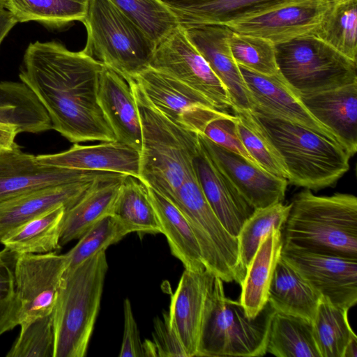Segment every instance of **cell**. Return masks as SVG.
Returning a JSON list of instances; mask_svg holds the SVG:
<instances>
[{
  "mask_svg": "<svg viewBox=\"0 0 357 357\" xmlns=\"http://www.w3.org/2000/svg\"><path fill=\"white\" fill-rule=\"evenodd\" d=\"M103 64L52 40L31 43L19 77L46 109L52 129L73 143L114 142L98 100Z\"/></svg>",
  "mask_w": 357,
  "mask_h": 357,
  "instance_id": "cell-1",
  "label": "cell"
},
{
  "mask_svg": "<svg viewBox=\"0 0 357 357\" xmlns=\"http://www.w3.org/2000/svg\"><path fill=\"white\" fill-rule=\"evenodd\" d=\"M142 126L139 178L172 203L184 181L195 172L193 160L200 149L198 134L155 109L132 81Z\"/></svg>",
  "mask_w": 357,
  "mask_h": 357,
  "instance_id": "cell-2",
  "label": "cell"
},
{
  "mask_svg": "<svg viewBox=\"0 0 357 357\" xmlns=\"http://www.w3.org/2000/svg\"><path fill=\"white\" fill-rule=\"evenodd\" d=\"M285 222L283 243L310 252L357 259V198L348 193L296 194Z\"/></svg>",
  "mask_w": 357,
  "mask_h": 357,
  "instance_id": "cell-3",
  "label": "cell"
},
{
  "mask_svg": "<svg viewBox=\"0 0 357 357\" xmlns=\"http://www.w3.org/2000/svg\"><path fill=\"white\" fill-rule=\"evenodd\" d=\"M252 113L282 160L288 183L318 190L333 186L349 170L351 156L340 144L259 109Z\"/></svg>",
  "mask_w": 357,
  "mask_h": 357,
  "instance_id": "cell-4",
  "label": "cell"
},
{
  "mask_svg": "<svg viewBox=\"0 0 357 357\" xmlns=\"http://www.w3.org/2000/svg\"><path fill=\"white\" fill-rule=\"evenodd\" d=\"M107 271L105 251H102L63 273L52 312L53 357L86 356Z\"/></svg>",
  "mask_w": 357,
  "mask_h": 357,
  "instance_id": "cell-5",
  "label": "cell"
},
{
  "mask_svg": "<svg viewBox=\"0 0 357 357\" xmlns=\"http://www.w3.org/2000/svg\"><path fill=\"white\" fill-rule=\"evenodd\" d=\"M274 312L268 302L255 318H249L239 301L226 296L223 281L215 276L204 307L197 356L265 355Z\"/></svg>",
  "mask_w": 357,
  "mask_h": 357,
  "instance_id": "cell-6",
  "label": "cell"
},
{
  "mask_svg": "<svg viewBox=\"0 0 357 357\" xmlns=\"http://www.w3.org/2000/svg\"><path fill=\"white\" fill-rule=\"evenodd\" d=\"M82 51L127 82L149 67L155 44L109 0H90Z\"/></svg>",
  "mask_w": 357,
  "mask_h": 357,
  "instance_id": "cell-7",
  "label": "cell"
},
{
  "mask_svg": "<svg viewBox=\"0 0 357 357\" xmlns=\"http://www.w3.org/2000/svg\"><path fill=\"white\" fill-rule=\"evenodd\" d=\"M280 75L298 95L357 82V61L311 34L274 45Z\"/></svg>",
  "mask_w": 357,
  "mask_h": 357,
  "instance_id": "cell-8",
  "label": "cell"
},
{
  "mask_svg": "<svg viewBox=\"0 0 357 357\" xmlns=\"http://www.w3.org/2000/svg\"><path fill=\"white\" fill-rule=\"evenodd\" d=\"M149 67L188 86L215 108L232 110L224 84L189 40L181 24L156 45Z\"/></svg>",
  "mask_w": 357,
  "mask_h": 357,
  "instance_id": "cell-9",
  "label": "cell"
},
{
  "mask_svg": "<svg viewBox=\"0 0 357 357\" xmlns=\"http://www.w3.org/2000/svg\"><path fill=\"white\" fill-rule=\"evenodd\" d=\"M67 266L66 255L56 252L17 255L14 278L18 326L52 312Z\"/></svg>",
  "mask_w": 357,
  "mask_h": 357,
  "instance_id": "cell-10",
  "label": "cell"
},
{
  "mask_svg": "<svg viewBox=\"0 0 357 357\" xmlns=\"http://www.w3.org/2000/svg\"><path fill=\"white\" fill-rule=\"evenodd\" d=\"M281 257L321 296L349 310L357 303V259L299 249L283 243Z\"/></svg>",
  "mask_w": 357,
  "mask_h": 357,
  "instance_id": "cell-11",
  "label": "cell"
},
{
  "mask_svg": "<svg viewBox=\"0 0 357 357\" xmlns=\"http://www.w3.org/2000/svg\"><path fill=\"white\" fill-rule=\"evenodd\" d=\"M197 134L202 150L255 209L282 202L288 185L286 178Z\"/></svg>",
  "mask_w": 357,
  "mask_h": 357,
  "instance_id": "cell-12",
  "label": "cell"
},
{
  "mask_svg": "<svg viewBox=\"0 0 357 357\" xmlns=\"http://www.w3.org/2000/svg\"><path fill=\"white\" fill-rule=\"evenodd\" d=\"M116 174L79 170L39 163L21 149L0 153V202L40 188L93 180Z\"/></svg>",
  "mask_w": 357,
  "mask_h": 357,
  "instance_id": "cell-13",
  "label": "cell"
},
{
  "mask_svg": "<svg viewBox=\"0 0 357 357\" xmlns=\"http://www.w3.org/2000/svg\"><path fill=\"white\" fill-rule=\"evenodd\" d=\"M189 40L227 91L232 111H252L253 104L229 47L232 30L219 24H181Z\"/></svg>",
  "mask_w": 357,
  "mask_h": 357,
  "instance_id": "cell-14",
  "label": "cell"
},
{
  "mask_svg": "<svg viewBox=\"0 0 357 357\" xmlns=\"http://www.w3.org/2000/svg\"><path fill=\"white\" fill-rule=\"evenodd\" d=\"M326 6V0H293L227 26L233 31L279 44L311 34Z\"/></svg>",
  "mask_w": 357,
  "mask_h": 357,
  "instance_id": "cell-15",
  "label": "cell"
},
{
  "mask_svg": "<svg viewBox=\"0 0 357 357\" xmlns=\"http://www.w3.org/2000/svg\"><path fill=\"white\" fill-rule=\"evenodd\" d=\"M214 278L207 269H185L172 295L168 319L188 357L197 356L204 307Z\"/></svg>",
  "mask_w": 357,
  "mask_h": 357,
  "instance_id": "cell-16",
  "label": "cell"
},
{
  "mask_svg": "<svg viewBox=\"0 0 357 357\" xmlns=\"http://www.w3.org/2000/svg\"><path fill=\"white\" fill-rule=\"evenodd\" d=\"M238 66L253 109L298 123L340 144L335 135L307 111L298 95L279 73L265 75Z\"/></svg>",
  "mask_w": 357,
  "mask_h": 357,
  "instance_id": "cell-17",
  "label": "cell"
},
{
  "mask_svg": "<svg viewBox=\"0 0 357 357\" xmlns=\"http://www.w3.org/2000/svg\"><path fill=\"white\" fill-rule=\"evenodd\" d=\"M298 96L352 157L357 151V82Z\"/></svg>",
  "mask_w": 357,
  "mask_h": 357,
  "instance_id": "cell-18",
  "label": "cell"
},
{
  "mask_svg": "<svg viewBox=\"0 0 357 357\" xmlns=\"http://www.w3.org/2000/svg\"><path fill=\"white\" fill-rule=\"evenodd\" d=\"M36 157L39 163L48 166L114 172L139 178V151L117 141L89 146L75 143L65 151Z\"/></svg>",
  "mask_w": 357,
  "mask_h": 357,
  "instance_id": "cell-19",
  "label": "cell"
},
{
  "mask_svg": "<svg viewBox=\"0 0 357 357\" xmlns=\"http://www.w3.org/2000/svg\"><path fill=\"white\" fill-rule=\"evenodd\" d=\"M98 100L116 141L140 151L142 126L137 102L130 84L103 65Z\"/></svg>",
  "mask_w": 357,
  "mask_h": 357,
  "instance_id": "cell-20",
  "label": "cell"
},
{
  "mask_svg": "<svg viewBox=\"0 0 357 357\" xmlns=\"http://www.w3.org/2000/svg\"><path fill=\"white\" fill-rule=\"evenodd\" d=\"M193 165L208 204L225 229L237 238L242 226L255 208L217 167L201 146L194 158Z\"/></svg>",
  "mask_w": 357,
  "mask_h": 357,
  "instance_id": "cell-21",
  "label": "cell"
},
{
  "mask_svg": "<svg viewBox=\"0 0 357 357\" xmlns=\"http://www.w3.org/2000/svg\"><path fill=\"white\" fill-rule=\"evenodd\" d=\"M96 179L45 187L1 202L0 241L21 225L43 213L59 206L69 208Z\"/></svg>",
  "mask_w": 357,
  "mask_h": 357,
  "instance_id": "cell-22",
  "label": "cell"
},
{
  "mask_svg": "<svg viewBox=\"0 0 357 357\" xmlns=\"http://www.w3.org/2000/svg\"><path fill=\"white\" fill-rule=\"evenodd\" d=\"M130 81L151 105L180 126L183 119L192 111L199 107H215L194 89L151 67Z\"/></svg>",
  "mask_w": 357,
  "mask_h": 357,
  "instance_id": "cell-23",
  "label": "cell"
},
{
  "mask_svg": "<svg viewBox=\"0 0 357 357\" xmlns=\"http://www.w3.org/2000/svg\"><path fill=\"white\" fill-rule=\"evenodd\" d=\"M180 24L228 26L293 0H162Z\"/></svg>",
  "mask_w": 357,
  "mask_h": 357,
  "instance_id": "cell-24",
  "label": "cell"
},
{
  "mask_svg": "<svg viewBox=\"0 0 357 357\" xmlns=\"http://www.w3.org/2000/svg\"><path fill=\"white\" fill-rule=\"evenodd\" d=\"M125 176L114 174L96 178L79 200L66 210L61 225V246L79 239L96 222L112 215Z\"/></svg>",
  "mask_w": 357,
  "mask_h": 357,
  "instance_id": "cell-25",
  "label": "cell"
},
{
  "mask_svg": "<svg viewBox=\"0 0 357 357\" xmlns=\"http://www.w3.org/2000/svg\"><path fill=\"white\" fill-rule=\"evenodd\" d=\"M282 245L281 229L271 231L260 243L246 270L239 301L250 319L255 318L268 303L270 284Z\"/></svg>",
  "mask_w": 357,
  "mask_h": 357,
  "instance_id": "cell-26",
  "label": "cell"
},
{
  "mask_svg": "<svg viewBox=\"0 0 357 357\" xmlns=\"http://www.w3.org/2000/svg\"><path fill=\"white\" fill-rule=\"evenodd\" d=\"M148 190L172 254L182 262L185 269L204 271L201 249L187 218L169 199L149 186Z\"/></svg>",
  "mask_w": 357,
  "mask_h": 357,
  "instance_id": "cell-27",
  "label": "cell"
},
{
  "mask_svg": "<svg viewBox=\"0 0 357 357\" xmlns=\"http://www.w3.org/2000/svg\"><path fill=\"white\" fill-rule=\"evenodd\" d=\"M321 296L280 255L268 296L274 310L312 321Z\"/></svg>",
  "mask_w": 357,
  "mask_h": 357,
  "instance_id": "cell-28",
  "label": "cell"
},
{
  "mask_svg": "<svg viewBox=\"0 0 357 357\" xmlns=\"http://www.w3.org/2000/svg\"><path fill=\"white\" fill-rule=\"evenodd\" d=\"M0 122L16 126L20 133H38L52 129L46 109L22 82H0Z\"/></svg>",
  "mask_w": 357,
  "mask_h": 357,
  "instance_id": "cell-29",
  "label": "cell"
},
{
  "mask_svg": "<svg viewBox=\"0 0 357 357\" xmlns=\"http://www.w3.org/2000/svg\"><path fill=\"white\" fill-rule=\"evenodd\" d=\"M66 208L57 206L21 225L0 243L17 255L45 254L59 250L60 235Z\"/></svg>",
  "mask_w": 357,
  "mask_h": 357,
  "instance_id": "cell-30",
  "label": "cell"
},
{
  "mask_svg": "<svg viewBox=\"0 0 357 357\" xmlns=\"http://www.w3.org/2000/svg\"><path fill=\"white\" fill-rule=\"evenodd\" d=\"M112 215L129 228L132 233L162 234L148 186L133 176L126 175L123 178Z\"/></svg>",
  "mask_w": 357,
  "mask_h": 357,
  "instance_id": "cell-31",
  "label": "cell"
},
{
  "mask_svg": "<svg viewBox=\"0 0 357 357\" xmlns=\"http://www.w3.org/2000/svg\"><path fill=\"white\" fill-rule=\"evenodd\" d=\"M311 35L357 61V0H326L321 21Z\"/></svg>",
  "mask_w": 357,
  "mask_h": 357,
  "instance_id": "cell-32",
  "label": "cell"
},
{
  "mask_svg": "<svg viewBox=\"0 0 357 357\" xmlns=\"http://www.w3.org/2000/svg\"><path fill=\"white\" fill-rule=\"evenodd\" d=\"M266 353L278 357H321L314 337L312 321L275 311Z\"/></svg>",
  "mask_w": 357,
  "mask_h": 357,
  "instance_id": "cell-33",
  "label": "cell"
},
{
  "mask_svg": "<svg viewBox=\"0 0 357 357\" xmlns=\"http://www.w3.org/2000/svg\"><path fill=\"white\" fill-rule=\"evenodd\" d=\"M90 0H8L6 9L17 22L36 21L61 28L74 21L83 22Z\"/></svg>",
  "mask_w": 357,
  "mask_h": 357,
  "instance_id": "cell-34",
  "label": "cell"
},
{
  "mask_svg": "<svg viewBox=\"0 0 357 357\" xmlns=\"http://www.w3.org/2000/svg\"><path fill=\"white\" fill-rule=\"evenodd\" d=\"M348 311L321 296L312 321L321 357L343 356L347 344L355 334L349 322Z\"/></svg>",
  "mask_w": 357,
  "mask_h": 357,
  "instance_id": "cell-35",
  "label": "cell"
},
{
  "mask_svg": "<svg viewBox=\"0 0 357 357\" xmlns=\"http://www.w3.org/2000/svg\"><path fill=\"white\" fill-rule=\"evenodd\" d=\"M291 204L279 202L256 208L242 226L237 236L240 263L246 270L260 243L273 229H281L289 216Z\"/></svg>",
  "mask_w": 357,
  "mask_h": 357,
  "instance_id": "cell-36",
  "label": "cell"
},
{
  "mask_svg": "<svg viewBox=\"0 0 357 357\" xmlns=\"http://www.w3.org/2000/svg\"><path fill=\"white\" fill-rule=\"evenodd\" d=\"M157 45L179 24L162 0H109Z\"/></svg>",
  "mask_w": 357,
  "mask_h": 357,
  "instance_id": "cell-37",
  "label": "cell"
},
{
  "mask_svg": "<svg viewBox=\"0 0 357 357\" xmlns=\"http://www.w3.org/2000/svg\"><path fill=\"white\" fill-rule=\"evenodd\" d=\"M234 114L241 142L256 164L265 171L287 180L288 173L282 160L252 111H237Z\"/></svg>",
  "mask_w": 357,
  "mask_h": 357,
  "instance_id": "cell-38",
  "label": "cell"
},
{
  "mask_svg": "<svg viewBox=\"0 0 357 357\" xmlns=\"http://www.w3.org/2000/svg\"><path fill=\"white\" fill-rule=\"evenodd\" d=\"M131 231L112 215L93 224L79 238L66 256L67 268L75 267L94 255L105 251L110 245L123 238Z\"/></svg>",
  "mask_w": 357,
  "mask_h": 357,
  "instance_id": "cell-39",
  "label": "cell"
},
{
  "mask_svg": "<svg viewBox=\"0 0 357 357\" xmlns=\"http://www.w3.org/2000/svg\"><path fill=\"white\" fill-rule=\"evenodd\" d=\"M229 47L236 63L265 75L279 73L274 44L262 38L232 31Z\"/></svg>",
  "mask_w": 357,
  "mask_h": 357,
  "instance_id": "cell-40",
  "label": "cell"
},
{
  "mask_svg": "<svg viewBox=\"0 0 357 357\" xmlns=\"http://www.w3.org/2000/svg\"><path fill=\"white\" fill-rule=\"evenodd\" d=\"M52 313L20 326L19 336L6 357H53Z\"/></svg>",
  "mask_w": 357,
  "mask_h": 357,
  "instance_id": "cell-41",
  "label": "cell"
},
{
  "mask_svg": "<svg viewBox=\"0 0 357 357\" xmlns=\"http://www.w3.org/2000/svg\"><path fill=\"white\" fill-rule=\"evenodd\" d=\"M17 254L0 251V335L18 326L14 268Z\"/></svg>",
  "mask_w": 357,
  "mask_h": 357,
  "instance_id": "cell-42",
  "label": "cell"
},
{
  "mask_svg": "<svg viewBox=\"0 0 357 357\" xmlns=\"http://www.w3.org/2000/svg\"><path fill=\"white\" fill-rule=\"evenodd\" d=\"M199 134L257 165L241 142L237 132L236 117L234 114L220 112L205 124Z\"/></svg>",
  "mask_w": 357,
  "mask_h": 357,
  "instance_id": "cell-43",
  "label": "cell"
},
{
  "mask_svg": "<svg viewBox=\"0 0 357 357\" xmlns=\"http://www.w3.org/2000/svg\"><path fill=\"white\" fill-rule=\"evenodd\" d=\"M162 316V319H154L152 342L157 356L188 357L179 338L169 324L167 312Z\"/></svg>",
  "mask_w": 357,
  "mask_h": 357,
  "instance_id": "cell-44",
  "label": "cell"
},
{
  "mask_svg": "<svg viewBox=\"0 0 357 357\" xmlns=\"http://www.w3.org/2000/svg\"><path fill=\"white\" fill-rule=\"evenodd\" d=\"M124 328L119 357L144 356V343L141 341L137 324L130 300L123 301Z\"/></svg>",
  "mask_w": 357,
  "mask_h": 357,
  "instance_id": "cell-45",
  "label": "cell"
},
{
  "mask_svg": "<svg viewBox=\"0 0 357 357\" xmlns=\"http://www.w3.org/2000/svg\"><path fill=\"white\" fill-rule=\"evenodd\" d=\"M19 133L16 126L0 122V153L21 149L15 141Z\"/></svg>",
  "mask_w": 357,
  "mask_h": 357,
  "instance_id": "cell-46",
  "label": "cell"
},
{
  "mask_svg": "<svg viewBox=\"0 0 357 357\" xmlns=\"http://www.w3.org/2000/svg\"><path fill=\"white\" fill-rule=\"evenodd\" d=\"M17 23V21L11 12L6 8H0V45Z\"/></svg>",
  "mask_w": 357,
  "mask_h": 357,
  "instance_id": "cell-47",
  "label": "cell"
},
{
  "mask_svg": "<svg viewBox=\"0 0 357 357\" xmlns=\"http://www.w3.org/2000/svg\"><path fill=\"white\" fill-rule=\"evenodd\" d=\"M357 356V337L354 334L349 340L344 349L342 357Z\"/></svg>",
  "mask_w": 357,
  "mask_h": 357,
  "instance_id": "cell-48",
  "label": "cell"
},
{
  "mask_svg": "<svg viewBox=\"0 0 357 357\" xmlns=\"http://www.w3.org/2000/svg\"><path fill=\"white\" fill-rule=\"evenodd\" d=\"M8 0H0V8H6Z\"/></svg>",
  "mask_w": 357,
  "mask_h": 357,
  "instance_id": "cell-49",
  "label": "cell"
}]
</instances>
